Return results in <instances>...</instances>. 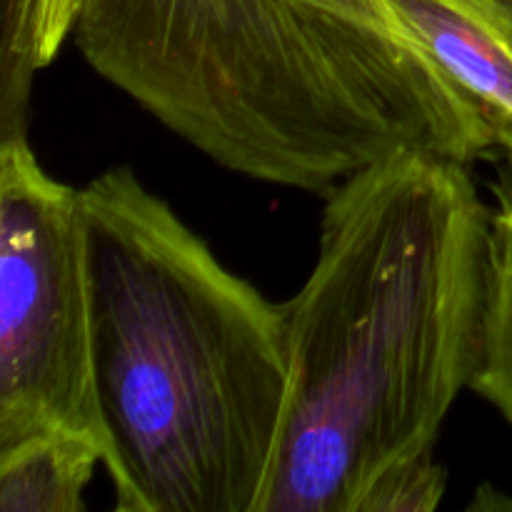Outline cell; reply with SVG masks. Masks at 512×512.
<instances>
[{
    "label": "cell",
    "instance_id": "6da1fadb",
    "mask_svg": "<svg viewBox=\"0 0 512 512\" xmlns=\"http://www.w3.org/2000/svg\"><path fill=\"white\" fill-rule=\"evenodd\" d=\"M468 168L403 148L325 193L318 258L280 303L290 405L258 512H355L435 450L483 343L490 205Z\"/></svg>",
    "mask_w": 512,
    "mask_h": 512
},
{
    "label": "cell",
    "instance_id": "7a4b0ae2",
    "mask_svg": "<svg viewBox=\"0 0 512 512\" xmlns=\"http://www.w3.org/2000/svg\"><path fill=\"white\" fill-rule=\"evenodd\" d=\"M70 43L198 153L328 193L403 148L473 165L493 138L388 0H78Z\"/></svg>",
    "mask_w": 512,
    "mask_h": 512
},
{
    "label": "cell",
    "instance_id": "3957f363",
    "mask_svg": "<svg viewBox=\"0 0 512 512\" xmlns=\"http://www.w3.org/2000/svg\"><path fill=\"white\" fill-rule=\"evenodd\" d=\"M118 512H258L290 405L285 315L130 165L80 188Z\"/></svg>",
    "mask_w": 512,
    "mask_h": 512
},
{
    "label": "cell",
    "instance_id": "277c9868",
    "mask_svg": "<svg viewBox=\"0 0 512 512\" xmlns=\"http://www.w3.org/2000/svg\"><path fill=\"white\" fill-rule=\"evenodd\" d=\"M53 428L90 435L108 460L83 200L15 133L0 138V448Z\"/></svg>",
    "mask_w": 512,
    "mask_h": 512
},
{
    "label": "cell",
    "instance_id": "5b68a950",
    "mask_svg": "<svg viewBox=\"0 0 512 512\" xmlns=\"http://www.w3.org/2000/svg\"><path fill=\"white\" fill-rule=\"evenodd\" d=\"M388 3L478 108L495 148L512 158L510 0H388Z\"/></svg>",
    "mask_w": 512,
    "mask_h": 512
},
{
    "label": "cell",
    "instance_id": "8992f818",
    "mask_svg": "<svg viewBox=\"0 0 512 512\" xmlns=\"http://www.w3.org/2000/svg\"><path fill=\"white\" fill-rule=\"evenodd\" d=\"M105 453L90 435L53 428L0 448V512H80Z\"/></svg>",
    "mask_w": 512,
    "mask_h": 512
},
{
    "label": "cell",
    "instance_id": "52a82bcc",
    "mask_svg": "<svg viewBox=\"0 0 512 512\" xmlns=\"http://www.w3.org/2000/svg\"><path fill=\"white\" fill-rule=\"evenodd\" d=\"M488 285L483 343L470 390L493 405L512 433V158L490 180Z\"/></svg>",
    "mask_w": 512,
    "mask_h": 512
},
{
    "label": "cell",
    "instance_id": "ba28073f",
    "mask_svg": "<svg viewBox=\"0 0 512 512\" xmlns=\"http://www.w3.org/2000/svg\"><path fill=\"white\" fill-rule=\"evenodd\" d=\"M75 15L78 0H30L20 33L0 48V138L28 133L33 78L58 58L73 35Z\"/></svg>",
    "mask_w": 512,
    "mask_h": 512
},
{
    "label": "cell",
    "instance_id": "9c48e42d",
    "mask_svg": "<svg viewBox=\"0 0 512 512\" xmlns=\"http://www.w3.org/2000/svg\"><path fill=\"white\" fill-rule=\"evenodd\" d=\"M448 490V470L433 453L415 455L385 470L360 498L355 512H433Z\"/></svg>",
    "mask_w": 512,
    "mask_h": 512
},
{
    "label": "cell",
    "instance_id": "30bf717a",
    "mask_svg": "<svg viewBox=\"0 0 512 512\" xmlns=\"http://www.w3.org/2000/svg\"><path fill=\"white\" fill-rule=\"evenodd\" d=\"M30 0H3V23H0V48L13 43L15 35L28 18Z\"/></svg>",
    "mask_w": 512,
    "mask_h": 512
},
{
    "label": "cell",
    "instance_id": "8fae6325",
    "mask_svg": "<svg viewBox=\"0 0 512 512\" xmlns=\"http://www.w3.org/2000/svg\"><path fill=\"white\" fill-rule=\"evenodd\" d=\"M510 3H512V0H510Z\"/></svg>",
    "mask_w": 512,
    "mask_h": 512
}]
</instances>
